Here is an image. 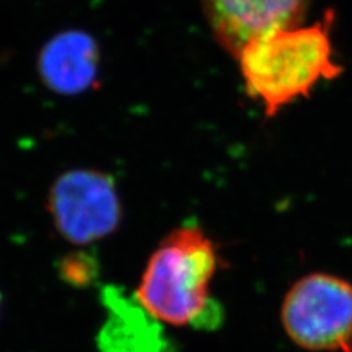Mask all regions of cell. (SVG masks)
<instances>
[{
    "instance_id": "1",
    "label": "cell",
    "mask_w": 352,
    "mask_h": 352,
    "mask_svg": "<svg viewBox=\"0 0 352 352\" xmlns=\"http://www.w3.org/2000/svg\"><path fill=\"white\" fill-rule=\"evenodd\" d=\"M213 241L197 225H182L153 251L134 294L160 323L212 329L222 310L212 296L217 270Z\"/></svg>"
},
{
    "instance_id": "2",
    "label": "cell",
    "mask_w": 352,
    "mask_h": 352,
    "mask_svg": "<svg viewBox=\"0 0 352 352\" xmlns=\"http://www.w3.org/2000/svg\"><path fill=\"white\" fill-rule=\"evenodd\" d=\"M330 18L311 27L278 30L250 41L242 49L239 68L248 94L267 116L305 97L322 80L340 74L329 37Z\"/></svg>"
},
{
    "instance_id": "3",
    "label": "cell",
    "mask_w": 352,
    "mask_h": 352,
    "mask_svg": "<svg viewBox=\"0 0 352 352\" xmlns=\"http://www.w3.org/2000/svg\"><path fill=\"white\" fill-rule=\"evenodd\" d=\"M282 324L295 345L311 352H352V283L310 273L286 292Z\"/></svg>"
},
{
    "instance_id": "4",
    "label": "cell",
    "mask_w": 352,
    "mask_h": 352,
    "mask_svg": "<svg viewBox=\"0 0 352 352\" xmlns=\"http://www.w3.org/2000/svg\"><path fill=\"white\" fill-rule=\"evenodd\" d=\"M49 208L63 238L88 245L112 235L122 219L116 185L103 172L75 169L53 184Z\"/></svg>"
},
{
    "instance_id": "5",
    "label": "cell",
    "mask_w": 352,
    "mask_h": 352,
    "mask_svg": "<svg viewBox=\"0 0 352 352\" xmlns=\"http://www.w3.org/2000/svg\"><path fill=\"white\" fill-rule=\"evenodd\" d=\"M308 2L310 0H203L216 40L235 58L252 40L301 25Z\"/></svg>"
},
{
    "instance_id": "6",
    "label": "cell",
    "mask_w": 352,
    "mask_h": 352,
    "mask_svg": "<svg viewBox=\"0 0 352 352\" xmlns=\"http://www.w3.org/2000/svg\"><path fill=\"white\" fill-rule=\"evenodd\" d=\"M98 46L84 31L68 30L53 36L38 53L37 71L50 91L75 96L93 87L98 71Z\"/></svg>"
},
{
    "instance_id": "7",
    "label": "cell",
    "mask_w": 352,
    "mask_h": 352,
    "mask_svg": "<svg viewBox=\"0 0 352 352\" xmlns=\"http://www.w3.org/2000/svg\"><path fill=\"white\" fill-rule=\"evenodd\" d=\"M102 300L107 318L98 333L100 352H163L160 322L141 307L135 296L128 298L115 286H107Z\"/></svg>"
},
{
    "instance_id": "8",
    "label": "cell",
    "mask_w": 352,
    "mask_h": 352,
    "mask_svg": "<svg viewBox=\"0 0 352 352\" xmlns=\"http://www.w3.org/2000/svg\"><path fill=\"white\" fill-rule=\"evenodd\" d=\"M59 273L65 282L74 286H88L96 280L98 267L91 254L74 252L60 261Z\"/></svg>"
}]
</instances>
